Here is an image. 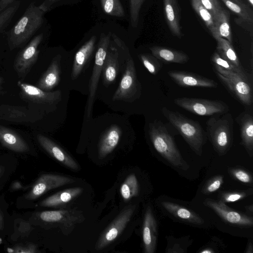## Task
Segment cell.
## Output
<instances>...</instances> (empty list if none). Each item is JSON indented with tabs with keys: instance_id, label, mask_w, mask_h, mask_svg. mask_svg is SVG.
I'll use <instances>...</instances> for the list:
<instances>
[{
	"instance_id": "obj_7",
	"label": "cell",
	"mask_w": 253,
	"mask_h": 253,
	"mask_svg": "<svg viewBox=\"0 0 253 253\" xmlns=\"http://www.w3.org/2000/svg\"><path fill=\"white\" fill-rule=\"evenodd\" d=\"M174 103L185 110L202 116L221 115L229 110L226 103L217 100L183 97L175 98Z\"/></svg>"
},
{
	"instance_id": "obj_50",
	"label": "cell",
	"mask_w": 253,
	"mask_h": 253,
	"mask_svg": "<svg viewBox=\"0 0 253 253\" xmlns=\"http://www.w3.org/2000/svg\"><path fill=\"white\" fill-rule=\"evenodd\" d=\"M253 206L251 205L249 206V207L247 208V211H249V212L251 213L252 214L253 213Z\"/></svg>"
},
{
	"instance_id": "obj_6",
	"label": "cell",
	"mask_w": 253,
	"mask_h": 253,
	"mask_svg": "<svg viewBox=\"0 0 253 253\" xmlns=\"http://www.w3.org/2000/svg\"><path fill=\"white\" fill-rule=\"evenodd\" d=\"M17 85L20 89L21 98L29 103V106L42 112L55 105L60 98V92L58 90L45 91L38 86L24 83L21 80L17 82Z\"/></svg>"
},
{
	"instance_id": "obj_46",
	"label": "cell",
	"mask_w": 253,
	"mask_h": 253,
	"mask_svg": "<svg viewBox=\"0 0 253 253\" xmlns=\"http://www.w3.org/2000/svg\"><path fill=\"white\" fill-rule=\"evenodd\" d=\"M246 253H253V246L252 242L250 241L249 242L246 251H245Z\"/></svg>"
},
{
	"instance_id": "obj_40",
	"label": "cell",
	"mask_w": 253,
	"mask_h": 253,
	"mask_svg": "<svg viewBox=\"0 0 253 253\" xmlns=\"http://www.w3.org/2000/svg\"><path fill=\"white\" fill-rule=\"evenodd\" d=\"M145 0H129L130 21L133 27L137 25L139 11Z\"/></svg>"
},
{
	"instance_id": "obj_26",
	"label": "cell",
	"mask_w": 253,
	"mask_h": 253,
	"mask_svg": "<svg viewBox=\"0 0 253 253\" xmlns=\"http://www.w3.org/2000/svg\"><path fill=\"white\" fill-rule=\"evenodd\" d=\"M150 49L153 56L166 63L184 64L189 59L185 53L175 49L159 46H152Z\"/></svg>"
},
{
	"instance_id": "obj_3",
	"label": "cell",
	"mask_w": 253,
	"mask_h": 253,
	"mask_svg": "<svg viewBox=\"0 0 253 253\" xmlns=\"http://www.w3.org/2000/svg\"><path fill=\"white\" fill-rule=\"evenodd\" d=\"M45 12L32 2L23 16L10 30L8 36L11 50L25 43L42 25Z\"/></svg>"
},
{
	"instance_id": "obj_13",
	"label": "cell",
	"mask_w": 253,
	"mask_h": 253,
	"mask_svg": "<svg viewBox=\"0 0 253 253\" xmlns=\"http://www.w3.org/2000/svg\"><path fill=\"white\" fill-rule=\"evenodd\" d=\"M134 210L135 206L127 207L113 220L98 239L95 246L96 250L103 249L119 236L130 220Z\"/></svg>"
},
{
	"instance_id": "obj_17",
	"label": "cell",
	"mask_w": 253,
	"mask_h": 253,
	"mask_svg": "<svg viewBox=\"0 0 253 253\" xmlns=\"http://www.w3.org/2000/svg\"><path fill=\"white\" fill-rule=\"evenodd\" d=\"M157 237V221L151 207H148L142 226V240L145 253H154L155 252Z\"/></svg>"
},
{
	"instance_id": "obj_38",
	"label": "cell",
	"mask_w": 253,
	"mask_h": 253,
	"mask_svg": "<svg viewBox=\"0 0 253 253\" xmlns=\"http://www.w3.org/2000/svg\"><path fill=\"white\" fill-rule=\"evenodd\" d=\"M67 213L64 211H47L40 213V217L43 221L47 222H61Z\"/></svg>"
},
{
	"instance_id": "obj_1",
	"label": "cell",
	"mask_w": 253,
	"mask_h": 253,
	"mask_svg": "<svg viewBox=\"0 0 253 253\" xmlns=\"http://www.w3.org/2000/svg\"><path fill=\"white\" fill-rule=\"evenodd\" d=\"M148 134L155 150L171 166L184 170L189 168V165L176 147L173 137L162 122L155 120L150 123Z\"/></svg>"
},
{
	"instance_id": "obj_25",
	"label": "cell",
	"mask_w": 253,
	"mask_h": 253,
	"mask_svg": "<svg viewBox=\"0 0 253 253\" xmlns=\"http://www.w3.org/2000/svg\"><path fill=\"white\" fill-rule=\"evenodd\" d=\"M60 69L59 61L54 58L46 71L39 80L37 86L41 89L49 91L57 86L60 81Z\"/></svg>"
},
{
	"instance_id": "obj_53",
	"label": "cell",
	"mask_w": 253,
	"mask_h": 253,
	"mask_svg": "<svg viewBox=\"0 0 253 253\" xmlns=\"http://www.w3.org/2000/svg\"><path fill=\"white\" fill-rule=\"evenodd\" d=\"M250 4L253 6V0H248Z\"/></svg>"
},
{
	"instance_id": "obj_54",
	"label": "cell",
	"mask_w": 253,
	"mask_h": 253,
	"mask_svg": "<svg viewBox=\"0 0 253 253\" xmlns=\"http://www.w3.org/2000/svg\"><path fill=\"white\" fill-rule=\"evenodd\" d=\"M236 2H243L242 0H233Z\"/></svg>"
},
{
	"instance_id": "obj_32",
	"label": "cell",
	"mask_w": 253,
	"mask_h": 253,
	"mask_svg": "<svg viewBox=\"0 0 253 253\" xmlns=\"http://www.w3.org/2000/svg\"><path fill=\"white\" fill-rule=\"evenodd\" d=\"M192 6L203 20L213 38L216 39L213 19L210 12L203 5L200 0H191Z\"/></svg>"
},
{
	"instance_id": "obj_31",
	"label": "cell",
	"mask_w": 253,
	"mask_h": 253,
	"mask_svg": "<svg viewBox=\"0 0 253 253\" xmlns=\"http://www.w3.org/2000/svg\"><path fill=\"white\" fill-rule=\"evenodd\" d=\"M120 192L123 198L126 201L138 194L139 185L134 174H130L126 177L121 186Z\"/></svg>"
},
{
	"instance_id": "obj_35",
	"label": "cell",
	"mask_w": 253,
	"mask_h": 253,
	"mask_svg": "<svg viewBox=\"0 0 253 253\" xmlns=\"http://www.w3.org/2000/svg\"><path fill=\"white\" fill-rule=\"evenodd\" d=\"M103 10L107 14L116 17L124 15V10L119 0H100Z\"/></svg>"
},
{
	"instance_id": "obj_47",
	"label": "cell",
	"mask_w": 253,
	"mask_h": 253,
	"mask_svg": "<svg viewBox=\"0 0 253 253\" xmlns=\"http://www.w3.org/2000/svg\"><path fill=\"white\" fill-rule=\"evenodd\" d=\"M200 253H214L215 251L211 248L206 247L203 250H201L200 252Z\"/></svg>"
},
{
	"instance_id": "obj_14",
	"label": "cell",
	"mask_w": 253,
	"mask_h": 253,
	"mask_svg": "<svg viewBox=\"0 0 253 253\" xmlns=\"http://www.w3.org/2000/svg\"><path fill=\"white\" fill-rule=\"evenodd\" d=\"M74 181L70 177L60 175L42 174L35 182L26 198L29 200L36 199L50 190L73 183Z\"/></svg>"
},
{
	"instance_id": "obj_16",
	"label": "cell",
	"mask_w": 253,
	"mask_h": 253,
	"mask_svg": "<svg viewBox=\"0 0 253 253\" xmlns=\"http://www.w3.org/2000/svg\"><path fill=\"white\" fill-rule=\"evenodd\" d=\"M169 77L178 85L184 87L216 88L217 84L214 80L184 71L171 70Z\"/></svg>"
},
{
	"instance_id": "obj_34",
	"label": "cell",
	"mask_w": 253,
	"mask_h": 253,
	"mask_svg": "<svg viewBox=\"0 0 253 253\" xmlns=\"http://www.w3.org/2000/svg\"><path fill=\"white\" fill-rule=\"evenodd\" d=\"M211 62L214 66H217L223 69L236 72L244 76H247L246 72L244 69H241L236 66L223 58L216 52H215L211 57Z\"/></svg>"
},
{
	"instance_id": "obj_52",
	"label": "cell",
	"mask_w": 253,
	"mask_h": 253,
	"mask_svg": "<svg viewBox=\"0 0 253 253\" xmlns=\"http://www.w3.org/2000/svg\"><path fill=\"white\" fill-rule=\"evenodd\" d=\"M3 170V168L0 166V175L1 174Z\"/></svg>"
},
{
	"instance_id": "obj_2",
	"label": "cell",
	"mask_w": 253,
	"mask_h": 253,
	"mask_svg": "<svg viewBox=\"0 0 253 253\" xmlns=\"http://www.w3.org/2000/svg\"><path fill=\"white\" fill-rule=\"evenodd\" d=\"M161 112L168 122L177 130L191 149L197 155L202 153L207 137L200 124L178 112L163 107Z\"/></svg>"
},
{
	"instance_id": "obj_4",
	"label": "cell",
	"mask_w": 253,
	"mask_h": 253,
	"mask_svg": "<svg viewBox=\"0 0 253 253\" xmlns=\"http://www.w3.org/2000/svg\"><path fill=\"white\" fill-rule=\"evenodd\" d=\"M206 134L215 151L225 155L231 148L233 139L234 122L230 113L211 116L206 122Z\"/></svg>"
},
{
	"instance_id": "obj_24",
	"label": "cell",
	"mask_w": 253,
	"mask_h": 253,
	"mask_svg": "<svg viewBox=\"0 0 253 253\" xmlns=\"http://www.w3.org/2000/svg\"><path fill=\"white\" fill-rule=\"evenodd\" d=\"M166 19L171 32L174 36L181 38L180 12L176 0H164Z\"/></svg>"
},
{
	"instance_id": "obj_27",
	"label": "cell",
	"mask_w": 253,
	"mask_h": 253,
	"mask_svg": "<svg viewBox=\"0 0 253 253\" xmlns=\"http://www.w3.org/2000/svg\"><path fill=\"white\" fill-rule=\"evenodd\" d=\"M83 189L75 187L65 189L45 199L40 204L41 206L55 207L69 202L81 194Z\"/></svg>"
},
{
	"instance_id": "obj_29",
	"label": "cell",
	"mask_w": 253,
	"mask_h": 253,
	"mask_svg": "<svg viewBox=\"0 0 253 253\" xmlns=\"http://www.w3.org/2000/svg\"><path fill=\"white\" fill-rule=\"evenodd\" d=\"M215 40L217 42V53L220 56L238 68L244 69L240 62L232 44L225 39L221 37H218Z\"/></svg>"
},
{
	"instance_id": "obj_19",
	"label": "cell",
	"mask_w": 253,
	"mask_h": 253,
	"mask_svg": "<svg viewBox=\"0 0 253 253\" xmlns=\"http://www.w3.org/2000/svg\"><path fill=\"white\" fill-rule=\"evenodd\" d=\"M239 125L241 144L249 156L253 154V117L249 112L244 111L236 118Z\"/></svg>"
},
{
	"instance_id": "obj_5",
	"label": "cell",
	"mask_w": 253,
	"mask_h": 253,
	"mask_svg": "<svg viewBox=\"0 0 253 253\" xmlns=\"http://www.w3.org/2000/svg\"><path fill=\"white\" fill-rule=\"evenodd\" d=\"M214 67L217 78L233 96L244 105L251 106L253 102V93L248 77L217 66Z\"/></svg>"
},
{
	"instance_id": "obj_37",
	"label": "cell",
	"mask_w": 253,
	"mask_h": 253,
	"mask_svg": "<svg viewBox=\"0 0 253 253\" xmlns=\"http://www.w3.org/2000/svg\"><path fill=\"white\" fill-rule=\"evenodd\" d=\"M139 57L143 66L150 74L156 75L161 70L162 65L154 56L141 54Z\"/></svg>"
},
{
	"instance_id": "obj_9",
	"label": "cell",
	"mask_w": 253,
	"mask_h": 253,
	"mask_svg": "<svg viewBox=\"0 0 253 253\" xmlns=\"http://www.w3.org/2000/svg\"><path fill=\"white\" fill-rule=\"evenodd\" d=\"M42 39V34L35 36L16 57L13 67L22 80L26 78L36 63L40 52L38 47Z\"/></svg>"
},
{
	"instance_id": "obj_21",
	"label": "cell",
	"mask_w": 253,
	"mask_h": 253,
	"mask_svg": "<svg viewBox=\"0 0 253 253\" xmlns=\"http://www.w3.org/2000/svg\"><path fill=\"white\" fill-rule=\"evenodd\" d=\"M122 134L121 128L117 125L111 126L103 134L98 145L100 159L105 157L114 150L121 139Z\"/></svg>"
},
{
	"instance_id": "obj_33",
	"label": "cell",
	"mask_w": 253,
	"mask_h": 253,
	"mask_svg": "<svg viewBox=\"0 0 253 253\" xmlns=\"http://www.w3.org/2000/svg\"><path fill=\"white\" fill-rule=\"evenodd\" d=\"M168 246L166 252L168 253H183L186 252L190 245V241L186 238L175 239L173 237H167Z\"/></svg>"
},
{
	"instance_id": "obj_45",
	"label": "cell",
	"mask_w": 253,
	"mask_h": 253,
	"mask_svg": "<svg viewBox=\"0 0 253 253\" xmlns=\"http://www.w3.org/2000/svg\"><path fill=\"white\" fill-rule=\"evenodd\" d=\"M15 0H0V12L6 8Z\"/></svg>"
},
{
	"instance_id": "obj_36",
	"label": "cell",
	"mask_w": 253,
	"mask_h": 253,
	"mask_svg": "<svg viewBox=\"0 0 253 253\" xmlns=\"http://www.w3.org/2000/svg\"><path fill=\"white\" fill-rule=\"evenodd\" d=\"M20 5V1H14L0 12V33L8 25Z\"/></svg>"
},
{
	"instance_id": "obj_8",
	"label": "cell",
	"mask_w": 253,
	"mask_h": 253,
	"mask_svg": "<svg viewBox=\"0 0 253 253\" xmlns=\"http://www.w3.org/2000/svg\"><path fill=\"white\" fill-rule=\"evenodd\" d=\"M110 37L111 33L107 34H101L95 53L93 71L89 81V95L86 106V114L88 118L91 116L92 106L109 47Z\"/></svg>"
},
{
	"instance_id": "obj_43",
	"label": "cell",
	"mask_w": 253,
	"mask_h": 253,
	"mask_svg": "<svg viewBox=\"0 0 253 253\" xmlns=\"http://www.w3.org/2000/svg\"><path fill=\"white\" fill-rule=\"evenodd\" d=\"M203 5L210 12L213 19L222 9L217 0H200Z\"/></svg>"
},
{
	"instance_id": "obj_23",
	"label": "cell",
	"mask_w": 253,
	"mask_h": 253,
	"mask_svg": "<svg viewBox=\"0 0 253 253\" xmlns=\"http://www.w3.org/2000/svg\"><path fill=\"white\" fill-rule=\"evenodd\" d=\"M118 58L117 49L112 47L108 49L102 71L103 82L105 85L115 81L119 68Z\"/></svg>"
},
{
	"instance_id": "obj_49",
	"label": "cell",
	"mask_w": 253,
	"mask_h": 253,
	"mask_svg": "<svg viewBox=\"0 0 253 253\" xmlns=\"http://www.w3.org/2000/svg\"><path fill=\"white\" fill-rule=\"evenodd\" d=\"M3 83V79L1 77H0V94L1 93L2 89Z\"/></svg>"
},
{
	"instance_id": "obj_22",
	"label": "cell",
	"mask_w": 253,
	"mask_h": 253,
	"mask_svg": "<svg viewBox=\"0 0 253 253\" xmlns=\"http://www.w3.org/2000/svg\"><path fill=\"white\" fill-rule=\"evenodd\" d=\"M0 142L7 148L16 152L29 150L26 141L15 131L0 125Z\"/></svg>"
},
{
	"instance_id": "obj_39",
	"label": "cell",
	"mask_w": 253,
	"mask_h": 253,
	"mask_svg": "<svg viewBox=\"0 0 253 253\" xmlns=\"http://www.w3.org/2000/svg\"><path fill=\"white\" fill-rule=\"evenodd\" d=\"M223 182V177L221 175H216L205 184L202 192L205 194H210L218 190L221 186Z\"/></svg>"
},
{
	"instance_id": "obj_10",
	"label": "cell",
	"mask_w": 253,
	"mask_h": 253,
	"mask_svg": "<svg viewBox=\"0 0 253 253\" xmlns=\"http://www.w3.org/2000/svg\"><path fill=\"white\" fill-rule=\"evenodd\" d=\"M204 204L227 223L244 227H252L253 225V219L252 216L230 208L224 202L220 200L207 199Z\"/></svg>"
},
{
	"instance_id": "obj_44",
	"label": "cell",
	"mask_w": 253,
	"mask_h": 253,
	"mask_svg": "<svg viewBox=\"0 0 253 253\" xmlns=\"http://www.w3.org/2000/svg\"><path fill=\"white\" fill-rule=\"evenodd\" d=\"M6 250L8 253H35L38 252L37 246L32 244L24 246H15L12 248H8Z\"/></svg>"
},
{
	"instance_id": "obj_51",
	"label": "cell",
	"mask_w": 253,
	"mask_h": 253,
	"mask_svg": "<svg viewBox=\"0 0 253 253\" xmlns=\"http://www.w3.org/2000/svg\"><path fill=\"white\" fill-rule=\"evenodd\" d=\"M56 0H46L45 1H44L42 4H45L47 3L48 2H54V1H55Z\"/></svg>"
},
{
	"instance_id": "obj_48",
	"label": "cell",
	"mask_w": 253,
	"mask_h": 253,
	"mask_svg": "<svg viewBox=\"0 0 253 253\" xmlns=\"http://www.w3.org/2000/svg\"><path fill=\"white\" fill-rule=\"evenodd\" d=\"M3 221V216L1 214V213L0 212V229H1L2 227Z\"/></svg>"
},
{
	"instance_id": "obj_41",
	"label": "cell",
	"mask_w": 253,
	"mask_h": 253,
	"mask_svg": "<svg viewBox=\"0 0 253 253\" xmlns=\"http://www.w3.org/2000/svg\"><path fill=\"white\" fill-rule=\"evenodd\" d=\"M230 174L237 180L245 183L253 182L252 175L246 170L240 168H232L229 170Z\"/></svg>"
},
{
	"instance_id": "obj_12",
	"label": "cell",
	"mask_w": 253,
	"mask_h": 253,
	"mask_svg": "<svg viewBox=\"0 0 253 253\" xmlns=\"http://www.w3.org/2000/svg\"><path fill=\"white\" fill-rule=\"evenodd\" d=\"M42 113L30 106L0 105V120L15 123H35L42 118Z\"/></svg>"
},
{
	"instance_id": "obj_11",
	"label": "cell",
	"mask_w": 253,
	"mask_h": 253,
	"mask_svg": "<svg viewBox=\"0 0 253 253\" xmlns=\"http://www.w3.org/2000/svg\"><path fill=\"white\" fill-rule=\"evenodd\" d=\"M140 85L137 80L133 60H127L119 85L113 95L114 100H126L132 98L140 92Z\"/></svg>"
},
{
	"instance_id": "obj_20",
	"label": "cell",
	"mask_w": 253,
	"mask_h": 253,
	"mask_svg": "<svg viewBox=\"0 0 253 253\" xmlns=\"http://www.w3.org/2000/svg\"><path fill=\"white\" fill-rule=\"evenodd\" d=\"M96 38L92 36L76 52L73 64L71 77L76 79L88 64L95 48Z\"/></svg>"
},
{
	"instance_id": "obj_30",
	"label": "cell",
	"mask_w": 253,
	"mask_h": 253,
	"mask_svg": "<svg viewBox=\"0 0 253 253\" xmlns=\"http://www.w3.org/2000/svg\"><path fill=\"white\" fill-rule=\"evenodd\" d=\"M221 0L230 10L239 16L240 20L253 24V12L243 2H238L233 0Z\"/></svg>"
},
{
	"instance_id": "obj_15",
	"label": "cell",
	"mask_w": 253,
	"mask_h": 253,
	"mask_svg": "<svg viewBox=\"0 0 253 253\" xmlns=\"http://www.w3.org/2000/svg\"><path fill=\"white\" fill-rule=\"evenodd\" d=\"M160 207L166 213L179 221L196 225L204 223V220L199 214L176 203L163 200L160 202Z\"/></svg>"
},
{
	"instance_id": "obj_18",
	"label": "cell",
	"mask_w": 253,
	"mask_h": 253,
	"mask_svg": "<svg viewBox=\"0 0 253 253\" xmlns=\"http://www.w3.org/2000/svg\"><path fill=\"white\" fill-rule=\"evenodd\" d=\"M37 138L41 146L56 160L71 169H78L75 160L52 140L40 134L37 135Z\"/></svg>"
},
{
	"instance_id": "obj_28",
	"label": "cell",
	"mask_w": 253,
	"mask_h": 253,
	"mask_svg": "<svg viewBox=\"0 0 253 253\" xmlns=\"http://www.w3.org/2000/svg\"><path fill=\"white\" fill-rule=\"evenodd\" d=\"M213 22L216 39L218 37L224 38L232 44V36L230 26V14L228 11L222 8L213 18Z\"/></svg>"
},
{
	"instance_id": "obj_42",
	"label": "cell",
	"mask_w": 253,
	"mask_h": 253,
	"mask_svg": "<svg viewBox=\"0 0 253 253\" xmlns=\"http://www.w3.org/2000/svg\"><path fill=\"white\" fill-rule=\"evenodd\" d=\"M249 193V191L224 192L221 194L220 200L224 203L234 202L245 198Z\"/></svg>"
}]
</instances>
